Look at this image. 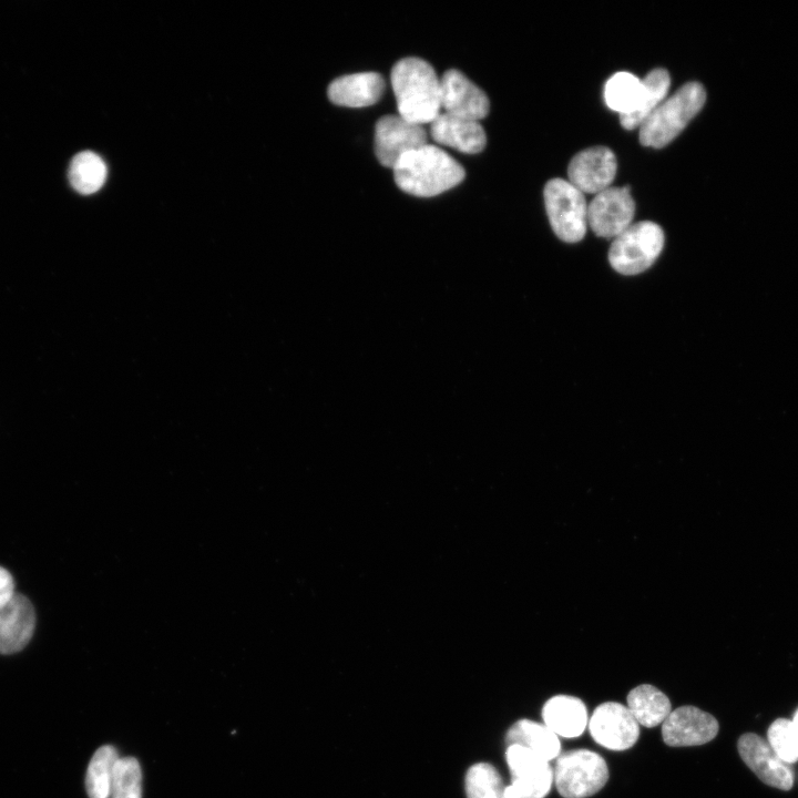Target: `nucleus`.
I'll return each instance as SVG.
<instances>
[{
  "label": "nucleus",
  "mask_w": 798,
  "mask_h": 798,
  "mask_svg": "<svg viewBox=\"0 0 798 798\" xmlns=\"http://www.w3.org/2000/svg\"><path fill=\"white\" fill-rule=\"evenodd\" d=\"M399 115L417 123H431L440 110V79L434 69L419 58L399 60L390 74Z\"/></svg>",
  "instance_id": "2"
},
{
  "label": "nucleus",
  "mask_w": 798,
  "mask_h": 798,
  "mask_svg": "<svg viewBox=\"0 0 798 798\" xmlns=\"http://www.w3.org/2000/svg\"><path fill=\"white\" fill-rule=\"evenodd\" d=\"M718 728L713 715L695 706H682L663 722L662 737L672 747L698 746L714 739Z\"/></svg>",
  "instance_id": "11"
},
{
  "label": "nucleus",
  "mask_w": 798,
  "mask_h": 798,
  "mask_svg": "<svg viewBox=\"0 0 798 798\" xmlns=\"http://www.w3.org/2000/svg\"><path fill=\"white\" fill-rule=\"evenodd\" d=\"M14 581L8 570L0 566V606L14 595Z\"/></svg>",
  "instance_id": "28"
},
{
  "label": "nucleus",
  "mask_w": 798,
  "mask_h": 798,
  "mask_svg": "<svg viewBox=\"0 0 798 798\" xmlns=\"http://www.w3.org/2000/svg\"><path fill=\"white\" fill-rule=\"evenodd\" d=\"M664 242V232L656 223L642 221L632 224L613 239L608 262L620 274L637 275L655 263Z\"/></svg>",
  "instance_id": "4"
},
{
  "label": "nucleus",
  "mask_w": 798,
  "mask_h": 798,
  "mask_svg": "<svg viewBox=\"0 0 798 798\" xmlns=\"http://www.w3.org/2000/svg\"><path fill=\"white\" fill-rule=\"evenodd\" d=\"M545 211L552 229L566 243L580 242L587 227L584 194L563 178L550 180L543 191Z\"/></svg>",
  "instance_id": "6"
},
{
  "label": "nucleus",
  "mask_w": 798,
  "mask_h": 798,
  "mask_svg": "<svg viewBox=\"0 0 798 798\" xmlns=\"http://www.w3.org/2000/svg\"><path fill=\"white\" fill-rule=\"evenodd\" d=\"M35 612L28 597L20 593L0 606V654L21 651L31 640Z\"/></svg>",
  "instance_id": "15"
},
{
  "label": "nucleus",
  "mask_w": 798,
  "mask_h": 798,
  "mask_svg": "<svg viewBox=\"0 0 798 798\" xmlns=\"http://www.w3.org/2000/svg\"><path fill=\"white\" fill-rule=\"evenodd\" d=\"M616 157L605 146H593L579 152L567 167L569 182L583 194H597L608 187L616 174Z\"/></svg>",
  "instance_id": "13"
},
{
  "label": "nucleus",
  "mask_w": 798,
  "mask_h": 798,
  "mask_svg": "<svg viewBox=\"0 0 798 798\" xmlns=\"http://www.w3.org/2000/svg\"><path fill=\"white\" fill-rule=\"evenodd\" d=\"M426 144L427 133L423 126L399 114L383 115L376 123L375 154L386 167L393 168L401 156Z\"/></svg>",
  "instance_id": "8"
},
{
  "label": "nucleus",
  "mask_w": 798,
  "mask_h": 798,
  "mask_svg": "<svg viewBox=\"0 0 798 798\" xmlns=\"http://www.w3.org/2000/svg\"><path fill=\"white\" fill-rule=\"evenodd\" d=\"M553 773L556 789L563 798L593 796L608 779L605 760L589 749H573L560 754Z\"/></svg>",
  "instance_id": "5"
},
{
  "label": "nucleus",
  "mask_w": 798,
  "mask_h": 798,
  "mask_svg": "<svg viewBox=\"0 0 798 798\" xmlns=\"http://www.w3.org/2000/svg\"><path fill=\"white\" fill-rule=\"evenodd\" d=\"M635 203L630 187H608L587 205V225L600 237L615 238L632 225Z\"/></svg>",
  "instance_id": "9"
},
{
  "label": "nucleus",
  "mask_w": 798,
  "mask_h": 798,
  "mask_svg": "<svg viewBox=\"0 0 798 798\" xmlns=\"http://www.w3.org/2000/svg\"><path fill=\"white\" fill-rule=\"evenodd\" d=\"M643 81L630 72L613 74L604 88L606 105L620 116L633 113L642 99Z\"/></svg>",
  "instance_id": "22"
},
{
  "label": "nucleus",
  "mask_w": 798,
  "mask_h": 798,
  "mask_svg": "<svg viewBox=\"0 0 798 798\" xmlns=\"http://www.w3.org/2000/svg\"><path fill=\"white\" fill-rule=\"evenodd\" d=\"M505 786L498 770L488 763L471 766L466 775L468 798H504Z\"/></svg>",
  "instance_id": "25"
},
{
  "label": "nucleus",
  "mask_w": 798,
  "mask_h": 798,
  "mask_svg": "<svg viewBox=\"0 0 798 798\" xmlns=\"http://www.w3.org/2000/svg\"><path fill=\"white\" fill-rule=\"evenodd\" d=\"M511 784L504 798H544L551 790L554 773L550 763L520 745H509L505 753Z\"/></svg>",
  "instance_id": "7"
},
{
  "label": "nucleus",
  "mask_w": 798,
  "mask_h": 798,
  "mask_svg": "<svg viewBox=\"0 0 798 798\" xmlns=\"http://www.w3.org/2000/svg\"><path fill=\"white\" fill-rule=\"evenodd\" d=\"M706 101L704 86L688 82L665 99L640 126V142L661 149L672 142L702 110Z\"/></svg>",
  "instance_id": "3"
},
{
  "label": "nucleus",
  "mask_w": 798,
  "mask_h": 798,
  "mask_svg": "<svg viewBox=\"0 0 798 798\" xmlns=\"http://www.w3.org/2000/svg\"><path fill=\"white\" fill-rule=\"evenodd\" d=\"M392 170L397 186L420 197L441 194L461 183L466 175L460 163L430 144L401 156Z\"/></svg>",
  "instance_id": "1"
},
{
  "label": "nucleus",
  "mask_w": 798,
  "mask_h": 798,
  "mask_svg": "<svg viewBox=\"0 0 798 798\" xmlns=\"http://www.w3.org/2000/svg\"><path fill=\"white\" fill-rule=\"evenodd\" d=\"M589 730L598 745L610 750H626L635 745L640 727L626 706L616 702L598 705L590 720Z\"/></svg>",
  "instance_id": "10"
},
{
  "label": "nucleus",
  "mask_w": 798,
  "mask_h": 798,
  "mask_svg": "<svg viewBox=\"0 0 798 798\" xmlns=\"http://www.w3.org/2000/svg\"><path fill=\"white\" fill-rule=\"evenodd\" d=\"M440 106L453 116L480 121L489 113L487 94L463 73L450 69L440 79Z\"/></svg>",
  "instance_id": "12"
},
{
  "label": "nucleus",
  "mask_w": 798,
  "mask_h": 798,
  "mask_svg": "<svg viewBox=\"0 0 798 798\" xmlns=\"http://www.w3.org/2000/svg\"><path fill=\"white\" fill-rule=\"evenodd\" d=\"M110 798H142V771L135 758H119Z\"/></svg>",
  "instance_id": "26"
},
{
  "label": "nucleus",
  "mask_w": 798,
  "mask_h": 798,
  "mask_svg": "<svg viewBox=\"0 0 798 798\" xmlns=\"http://www.w3.org/2000/svg\"><path fill=\"white\" fill-rule=\"evenodd\" d=\"M767 741L786 764L798 760V735L791 720L777 718L768 728Z\"/></svg>",
  "instance_id": "27"
},
{
  "label": "nucleus",
  "mask_w": 798,
  "mask_h": 798,
  "mask_svg": "<svg viewBox=\"0 0 798 798\" xmlns=\"http://www.w3.org/2000/svg\"><path fill=\"white\" fill-rule=\"evenodd\" d=\"M71 186L79 193L89 195L98 192L106 178V165L92 151L78 153L71 161L69 172Z\"/></svg>",
  "instance_id": "23"
},
{
  "label": "nucleus",
  "mask_w": 798,
  "mask_h": 798,
  "mask_svg": "<svg viewBox=\"0 0 798 798\" xmlns=\"http://www.w3.org/2000/svg\"><path fill=\"white\" fill-rule=\"evenodd\" d=\"M119 758L116 749L111 745H104L93 754L85 777L89 798H110Z\"/></svg>",
  "instance_id": "24"
},
{
  "label": "nucleus",
  "mask_w": 798,
  "mask_h": 798,
  "mask_svg": "<svg viewBox=\"0 0 798 798\" xmlns=\"http://www.w3.org/2000/svg\"><path fill=\"white\" fill-rule=\"evenodd\" d=\"M385 86V80L379 73L360 72L335 79L329 84L327 94L334 104L362 108L377 103Z\"/></svg>",
  "instance_id": "17"
},
{
  "label": "nucleus",
  "mask_w": 798,
  "mask_h": 798,
  "mask_svg": "<svg viewBox=\"0 0 798 798\" xmlns=\"http://www.w3.org/2000/svg\"><path fill=\"white\" fill-rule=\"evenodd\" d=\"M430 133L437 143L467 154L479 153L487 144L485 132L478 121L448 113L438 114L430 124Z\"/></svg>",
  "instance_id": "16"
},
{
  "label": "nucleus",
  "mask_w": 798,
  "mask_h": 798,
  "mask_svg": "<svg viewBox=\"0 0 798 798\" xmlns=\"http://www.w3.org/2000/svg\"><path fill=\"white\" fill-rule=\"evenodd\" d=\"M627 708L638 725L649 728L663 724L672 712L668 697L649 684L638 685L628 693Z\"/></svg>",
  "instance_id": "20"
},
{
  "label": "nucleus",
  "mask_w": 798,
  "mask_h": 798,
  "mask_svg": "<svg viewBox=\"0 0 798 798\" xmlns=\"http://www.w3.org/2000/svg\"><path fill=\"white\" fill-rule=\"evenodd\" d=\"M507 743L523 746L548 761L561 754L559 736L546 725L530 719L515 722L507 733Z\"/></svg>",
  "instance_id": "19"
},
{
  "label": "nucleus",
  "mask_w": 798,
  "mask_h": 798,
  "mask_svg": "<svg viewBox=\"0 0 798 798\" xmlns=\"http://www.w3.org/2000/svg\"><path fill=\"white\" fill-rule=\"evenodd\" d=\"M791 722H792L794 727H795V729H796V733H797V735H798V709H797V712H796V714H795V716H794V719H792Z\"/></svg>",
  "instance_id": "29"
},
{
  "label": "nucleus",
  "mask_w": 798,
  "mask_h": 798,
  "mask_svg": "<svg viewBox=\"0 0 798 798\" xmlns=\"http://www.w3.org/2000/svg\"><path fill=\"white\" fill-rule=\"evenodd\" d=\"M542 717L544 725L553 733L567 738L581 736L589 723L584 703L570 695H556L548 699Z\"/></svg>",
  "instance_id": "18"
},
{
  "label": "nucleus",
  "mask_w": 798,
  "mask_h": 798,
  "mask_svg": "<svg viewBox=\"0 0 798 798\" xmlns=\"http://www.w3.org/2000/svg\"><path fill=\"white\" fill-rule=\"evenodd\" d=\"M642 81L643 94L637 109L631 114L620 116L621 124L626 130L640 129L665 100L671 85V78L665 69L652 70Z\"/></svg>",
  "instance_id": "21"
},
{
  "label": "nucleus",
  "mask_w": 798,
  "mask_h": 798,
  "mask_svg": "<svg viewBox=\"0 0 798 798\" xmlns=\"http://www.w3.org/2000/svg\"><path fill=\"white\" fill-rule=\"evenodd\" d=\"M738 751L744 763L765 784L789 790L794 785V773L774 751L763 737L748 733L738 739Z\"/></svg>",
  "instance_id": "14"
}]
</instances>
